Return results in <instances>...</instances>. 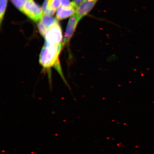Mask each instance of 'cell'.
<instances>
[{"mask_svg":"<svg viewBox=\"0 0 154 154\" xmlns=\"http://www.w3.org/2000/svg\"><path fill=\"white\" fill-rule=\"evenodd\" d=\"M63 46V43L50 46L44 45L40 52L39 61L44 69L46 70L54 67L61 77L64 79L59 60Z\"/></svg>","mask_w":154,"mask_h":154,"instance_id":"6da1fadb","label":"cell"},{"mask_svg":"<svg viewBox=\"0 0 154 154\" xmlns=\"http://www.w3.org/2000/svg\"><path fill=\"white\" fill-rule=\"evenodd\" d=\"M45 40L44 46H50L62 44L63 37L62 30L57 22L48 29L44 37Z\"/></svg>","mask_w":154,"mask_h":154,"instance_id":"7a4b0ae2","label":"cell"},{"mask_svg":"<svg viewBox=\"0 0 154 154\" xmlns=\"http://www.w3.org/2000/svg\"><path fill=\"white\" fill-rule=\"evenodd\" d=\"M23 13L35 22H39L44 15L42 8L34 0H27L24 3Z\"/></svg>","mask_w":154,"mask_h":154,"instance_id":"3957f363","label":"cell"},{"mask_svg":"<svg viewBox=\"0 0 154 154\" xmlns=\"http://www.w3.org/2000/svg\"><path fill=\"white\" fill-rule=\"evenodd\" d=\"M80 20L75 13L69 19L66 26L63 42V45H69L71 38L75 31L77 26Z\"/></svg>","mask_w":154,"mask_h":154,"instance_id":"277c9868","label":"cell"},{"mask_svg":"<svg viewBox=\"0 0 154 154\" xmlns=\"http://www.w3.org/2000/svg\"><path fill=\"white\" fill-rule=\"evenodd\" d=\"M99 0H86L77 8L75 14L81 19L87 15L94 8Z\"/></svg>","mask_w":154,"mask_h":154,"instance_id":"5b68a950","label":"cell"},{"mask_svg":"<svg viewBox=\"0 0 154 154\" xmlns=\"http://www.w3.org/2000/svg\"><path fill=\"white\" fill-rule=\"evenodd\" d=\"M76 9L74 8H65L61 7L57 9L56 18L61 20L72 17L76 13Z\"/></svg>","mask_w":154,"mask_h":154,"instance_id":"8992f818","label":"cell"},{"mask_svg":"<svg viewBox=\"0 0 154 154\" xmlns=\"http://www.w3.org/2000/svg\"><path fill=\"white\" fill-rule=\"evenodd\" d=\"M48 29L53 25L57 22L56 19L49 15H44L40 21Z\"/></svg>","mask_w":154,"mask_h":154,"instance_id":"52a82bcc","label":"cell"},{"mask_svg":"<svg viewBox=\"0 0 154 154\" xmlns=\"http://www.w3.org/2000/svg\"><path fill=\"white\" fill-rule=\"evenodd\" d=\"M8 0H0V24L1 26L5 14L7 6Z\"/></svg>","mask_w":154,"mask_h":154,"instance_id":"ba28073f","label":"cell"},{"mask_svg":"<svg viewBox=\"0 0 154 154\" xmlns=\"http://www.w3.org/2000/svg\"><path fill=\"white\" fill-rule=\"evenodd\" d=\"M61 6L60 0H48V8L49 9L56 11Z\"/></svg>","mask_w":154,"mask_h":154,"instance_id":"9c48e42d","label":"cell"},{"mask_svg":"<svg viewBox=\"0 0 154 154\" xmlns=\"http://www.w3.org/2000/svg\"><path fill=\"white\" fill-rule=\"evenodd\" d=\"M10 1L17 9L21 12H23V8L24 3L22 0H10Z\"/></svg>","mask_w":154,"mask_h":154,"instance_id":"30bf717a","label":"cell"},{"mask_svg":"<svg viewBox=\"0 0 154 154\" xmlns=\"http://www.w3.org/2000/svg\"><path fill=\"white\" fill-rule=\"evenodd\" d=\"M38 27L40 34L44 38L47 33L48 29L40 22L38 23Z\"/></svg>","mask_w":154,"mask_h":154,"instance_id":"8fae6325","label":"cell"},{"mask_svg":"<svg viewBox=\"0 0 154 154\" xmlns=\"http://www.w3.org/2000/svg\"><path fill=\"white\" fill-rule=\"evenodd\" d=\"M61 6L65 8H74L77 9L73 4L72 2L70 0H60Z\"/></svg>","mask_w":154,"mask_h":154,"instance_id":"7c38bea8","label":"cell"},{"mask_svg":"<svg viewBox=\"0 0 154 154\" xmlns=\"http://www.w3.org/2000/svg\"><path fill=\"white\" fill-rule=\"evenodd\" d=\"M86 1V0H73L72 2L75 7L77 8Z\"/></svg>","mask_w":154,"mask_h":154,"instance_id":"4fadbf2b","label":"cell"},{"mask_svg":"<svg viewBox=\"0 0 154 154\" xmlns=\"http://www.w3.org/2000/svg\"><path fill=\"white\" fill-rule=\"evenodd\" d=\"M42 9L43 10L44 13L47 10L49 9V8H48V0H45L44 1L43 6H42Z\"/></svg>","mask_w":154,"mask_h":154,"instance_id":"5bb4252c","label":"cell"},{"mask_svg":"<svg viewBox=\"0 0 154 154\" xmlns=\"http://www.w3.org/2000/svg\"><path fill=\"white\" fill-rule=\"evenodd\" d=\"M22 1L23 2L25 3L27 1V0H22Z\"/></svg>","mask_w":154,"mask_h":154,"instance_id":"9a60e30c","label":"cell"}]
</instances>
